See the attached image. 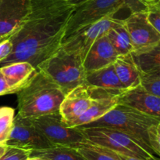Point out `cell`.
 Returning a JSON list of instances; mask_svg holds the SVG:
<instances>
[{
	"label": "cell",
	"instance_id": "obj_1",
	"mask_svg": "<svg viewBox=\"0 0 160 160\" xmlns=\"http://www.w3.org/2000/svg\"><path fill=\"white\" fill-rule=\"evenodd\" d=\"M75 6L67 0H29V9L19 29L9 37L11 54L0 64L27 61L38 66L60 49Z\"/></svg>",
	"mask_w": 160,
	"mask_h": 160
},
{
	"label": "cell",
	"instance_id": "obj_2",
	"mask_svg": "<svg viewBox=\"0 0 160 160\" xmlns=\"http://www.w3.org/2000/svg\"><path fill=\"white\" fill-rule=\"evenodd\" d=\"M17 94V114L24 119H34L59 112V107L65 97L61 88L46 74L38 69Z\"/></svg>",
	"mask_w": 160,
	"mask_h": 160
},
{
	"label": "cell",
	"instance_id": "obj_3",
	"mask_svg": "<svg viewBox=\"0 0 160 160\" xmlns=\"http://www.w3.org/2000/svg\"><path fill=\"white\" fill-rule=\"evenodd\" d=\"M159 123L160 118L153 117L128 107L117 104L98 120L81 126H102L120 130L134 137L148 152L156 155L149 146L148 132L152 125Z\"/></svg>",
	"mask_w": 160,
	"mask_h": 160
},
{
	"label": "cell",
	"instance_id": "obj_4",
	"mask_svg": "<svg viewBox=\"0 0 160 160\" xmlns=\"http://www.w3.org/2000/svg\"><path fill=\"white\" fill-rule=\"evenodd\" d=\"M46 74L66 94L84 83L86 72L80 56L68 53L60 47L37 67Z\"/></svg>",
	"mask_w": 160,
	"mask_h": 160
},
{
	"label": "cell",
	"instance_id": "obj_5",
	"mask_svg": "<svg viewBox=\"0 0 160 160\" xmlns=\"http://www.w3.org/2000/svg\"><path fill=\"white\" fill-rule=\"evenodd\" d=\"M88 141L106 147L114 152L145 160H159V157L148 152L140 143L130 135L102 126H78Z\"/></svg>",
	"mask_w": 160,
	"mask_h": 160
},
{
	"label": "cell",
	"instance_id": "obj_6",
	"mask_svg": "<svg viewBox=\"0 0 160 160\" xmlns=\"http://www.w3.org/2000/svg\"><path fill=\"white\" fill-rule=\"evenodd\" d=\"M29 119L53 146H67L78 148L87 142L82 131L78 127L67 126L62 122L59 112Z\"/></svg>",
	"mask_w": 160,
	"mask_h": 160
},
{
	"label": "cell",
	"instance_id": "obj_7",
	"mask_svg": "<svg viewBox=\"0 0 160 160\" xmlns=\"http://www.w3.org/2000/svg\"><path fill=\"white\" fill-rule=\"evenodd\" d=\"M122 8H123L122 0H88L75 6L67 24L64 38L87 25L114 16Z\"/></svg>",
	"mask_w": 160,
	"mask_h": 160
},
{
	"label": "cell",
	"instance_id": "obj_8",
	"mask_svg": "<svg viewBox=\"0 0 160 160\" xmlns=\"http://www.w3.org/2000/svg\"><path fill=\"white\" fill-rule=\"evenodd\" d=\"M115 20L114 16H111L81 28L64 38L61 48L67 53L80 56L83 61L94 42L107 34Z\"/></svg>",
	"mask_w": 160,
	"mask_h": 160
},
{
	"label": "cell",
	"instance_id": "obj_9",
	"mask_svg": "<svg viewBox=\"0 0 160 160\" xmlns=\"http://www.w3.org/2000/svg\"><path fill=\"white\" fill-rule=\"evenodd\" d=\"M6 145L30 151H38L52 147L50 141L34 126L29 119L15 115L12 130Z\"/></svg>",
	"mask_w": 160,
	"mask_h": 160
},
{
	"label": "cell",
	"instance_id": "obj_10",
	"mask_svg": "<svg viewBox=\"0 0 160 160\" xmlns=\"http://www.w3.org/2000/svg\"><path fill=\"white\" fill-rule=\"evenodd\" d=\"M123 23L132 43V52L145 51L160 45V32L148 23L145 12L131 13Z\"/></svg>",
	"mask_w": 160,
	"mask_h": 160
},
{
	"label": "cell",
	"instance_id": "obj_11",
	"mask_svg": "<svg viewBox=\"0 0 160 160\" xmlns=\"http://www.w3.org/2000/svg\"><path fill=\"white\" fill-rule=\"evenodd\" d=\"M95 97V89L85 83L79 85L64 97L59 113L66 125L81 117L91 106Z\"/></svg>",
	"mask_w": 160,
	"mask_h": 160
},
{
	"label": "cell",
	"instance_id": "obj_12",
	"mask_svg": "<svg viewBox=\"0 0 160 160\" xmlns=\"http://www.w3.org/2000/svg\"><path fill=\"white\" fill-rule=\"evenodd\" d=\"M29 9V0H0V36L9 38L19 29Z\"/></svg>",
	"mask_w": 160,
	"mask_h": 160
},
{
	"label": "cell",
	"instance_id": "obj_13",
	"mask_svg": "<svg viewBox=\"0 0 160 160\" xmlns=\"http://www.w3.org/2000/svg\"><path fill=\"white\" fill-rule=\"evenodd\" d=\"M118 104L160 118V97L149 93L140 86L122 92L119 95Z\"/></svg>",
	"mask_w": 160,
	"mask_h": 160
},
{
	"label": "cell",
	"instance_id": "obj_14",
	"mask_svg": "<svg viewBox=\"0 0 160 160\" xmlns=\"http://www.w3.org/2000/svg\"><path fill=\"white\" fill-rule=\"evenodd\" d=\"M120 94L95 89V97L88 109L81 117L67 125V126H81L99 119L118 104Z\"/></svg>",
	"mask_w": 160,
	"mask_h": 160
},
{
	"label": "cell",
	"instance_id": "obj_15",
	"mask_svg": "<svg viewBox=\"0 0 160 160\" xmlns=\"http://www.w3.org/2000/svg\"><path fill=\"white\" fill-rule=\"evenodd\" d=\"M118 56L107 35L102 36L94 42L83 59L86 74L113 64Z\"/></svg>",
	"mask_w": 160,
	"mask_h": 160
},
{
	"label": "cell",
	"instance_id": "obj_16",
	"mask_svg": "<svg viewBox=\"0 0 160 160\" xmlns=\"http://www.w3.org/2000/svg\"><path fill=\"white\" fill-rule=\"evenodd\" d=\"M0 72L12 94L20 91L35 74L37 69L27 61H17L0 66Z\"/></svg>",
	"mask_w": 160,
	"mask_h": 160
},
{
	"label": "cell",
	"instance_id": "obj_17",
	"mask_svg": "<svg viewBox=\"0 0 160 160\" xmlns=\"http://www.w3.org/2000/svg\"><path fill=\"white\" fill-rule=\"evenodd\" d=\"M84 83L92 88L112 93H121L126 90L116 74L113 64L87 73Z\"/></svg>",
	"mask_w": 160,
	"mask_h": 160
},
{
	"label": "cell",
	"instance_id": "obj_18",
	"mask_svg": "<svg viewBox=\"0 0 160 160\" xmlns=\"http://www.w3.org/2000/svg\"><path fill=\"white\" fill-rule=\"evenodd\" d=\"M113 67L117 77L125 89H133L140 85L139 71L133 61L131 53L117 56L113 63Z\"/></svg>",
	"mask_w": 160,
	"mask_h": 160
},
{
	"label": "cell",
	"instance_id": "obj_19",
	"mask_svg": "<svg viewBox=\"0 0 160 160\" xmlns=\"http://www.w3.org/2000/svg\"><path fill=\"white\" fill-rule=\"evenodd\" d=\"M106 35L119 56L130 54L133 51L132 43L123 20L116 18L115 22L108 31Z\"/></svg>",
	"mask_w": 160,
	"mask_h": 160
},
{
	"label": "cell",
	"instance_id": "obj_20",
	"mask_svg": "<svg viewBox=\"0 0 160 160\" xmlns=\"http://www.w3.org/2000/svg\"><path fill=\"white\" fill-rule=\"evenodd\" d=\"M131 55L139 72L160 71V45L145 51L131 52Z\"/></svg>",
	"mask_w": 160,
	"mask_h": 160
},
{
	"label": "cell",
	"instance_id": "obj_21",
	"mask_svg": "<svg viewBox=\"0 0 160 160\" xmlns=\"http://www.w3.org/2000/svg\"><path fill=\"white\" fill-rule=\"evenodd\" d=\"M31 156H38L45 160H87L77 148L55 145L43 150L32 151Z\"/></svg>",
	"mask_w": 160,
	"mask_h": 160
},
{
	"label": "cell",
	"instance_id": "obj_22",
	"mask_svg": "<svg viewBox=\"0 0 160 160\" xmlns=\"http://www.w3.org/2000/svg\"><path fill=\"white\" fill-rule=\"evenodd\" d=\"M77 149L87 160H120L116 152L88 141Z\"/></svg>",
	"mask_w": 160,
	"mask_h": 160
},
{
	"label": "cell",
	"instance_id": "obj_23",
	"mask_svg": "<svg viewBox=\"0 0 160 160\" xmlns=\"http://www.w3.org/2000/svg\"><path fill=\"white\" fill-rule=\"evenodd\" d=\"M15 109L10 107H0V144H6L12 130Z\"/></svg>",
	"mask_w": 160,
	"mask_h": 160
},
{
	"label": "cell",
	"instance_id": "obj_24",
	"mask_svg": "<svg viewBox=\"0 0 160 160\" xmlns=\"http://www.w3.org/2000/svg\"><path fill=\"white\" fill-rule=\"evenodd\" d=\"M139 86L149 93L160 97V71L148 73L139 72Z\"/></svg>",
	"mask_w": 160,
	"mask_h": 160
},
{
	"label": "cell",
	"instance_id": "obj_25",
	"mask_svg": "<svg viewBox=\"0 0 160 160\" xmlns=\"http://www.w3.org/2000/svg\"><path fill=\"white\" fill-rule=\"evenodd\" d=\"M31 151L8 146L4 155L0 160H28L31 156Z\"/></svg>",
	"mask_w": 160,
	"mask_h": 160
},
{
	"label": "cell",
	"instance_id": "obj_26",
	"mask_svg": "<svg viewBox=\"0 0 160 160\" xmlns=\"http://www.w3.org/2000/svg\"><path fill=\"white\" fill-rule=\"evenodd\" d=\"M160 123L152 125L148 132L149 146L155 155H160Z\"/></svg>",
	"mask_w": 160,
	"mask_h": 160
},
{
	"label": "cell",
	"instance_id": "obj_27",
	"mask_svg": "<svg viewBox=\"0 0 160 160\" xmlns=\"http://www.w3.org/2000/svg\"><path fill=\"white\" fill-rule=\"evenodd\" d=\"M145 13L148 23L160 32V4L150 5Z\"/></svg>",
	"mask_w": 160,
	"mask_h": 160
},
{
	"label": "cell",
	"instance_id": "obj_28",
	"mask_svg": "<svg viewBox=\"0 0 160 160\" xmlns=\"http://www.w3.org/2000/svg\"><path fill=\"white\" fill-rule=\"evenodd\" d=\"M123 7L130 9L131 13H133L145 12L148 8V0H122Z\"/></svg>",
	"mask_w": 160,
	"mask_h": 160
},
{
	"label": "cell",
	"instance_id": "obj_29",
	"mask_svg": "<svg viewBox=\"0 0 160 160\" xmlns=\"http://www.w3.org/2000/svg\"><path fill=\"white\" fill-rule=\"evenodd\" d=\"M12 51V44L9 38L0 42V64L4 61Z\"/></svg>",
	"mask_w": 160,
	"mask_h": 160
},
{
	"label": "cell",
	"instance_id": "obj_30",
	"mask_svg": "<svg viewBox=\"0 0 160 160\" xmlns=\"http://www.w3.org/2000/svg\"><path fill=\"white\" fill-rule=\"evenodd\" d=\"M6 94H11L10 89L6 83L4 76L0 72V96L6 95Z\"/></svg>",
	"mask_w": 160,
	"mask_h": 160
},
{
	"label": "cell",
	"instance_id": "obj_31",
	"mask_svg": "<svg viewBox=\"0 0 160 160\" xmlns=\"http://www.w3.org/2000/svg\"><path fill=\"white\" fill-rule=\"evenodd\" d=\"M116 154L118 156L119 159L120 160H145V159H142V158H135V157H131V156H128V155H121V154H118L116 152Z\"/></svg>",
	"mask_w": 160,
	"mask_h": 160
},
{
	"label": "cell",
	"instance_id": "obj_32",
	"mask_svg": "<svg viewBox=\"0 0 160 160\" xmlns=\"http://www.w3.org/2000/svg\"><path fill=\"white\" fill-rule=\"evenodd\" d=\"M87 1H88V0H67V3H69L70 5H73L74 6H79V5L82 4V3H85Z\"/></svg>",
	"mask_w": 160,
	"mask_h": 160
},
{
	"label": "cell",
	"instance_id": "obj_33",
	"mask_svg": "<svg viewBox=\"0 0 160 160\" xmlns=\"http://www.w3.org/2000/svg\"><path fill=\"white\" fill-rule=\"evenodd\" d=\"M7 147L8 146L6 145V144H0V158H1V157L5 154L6 149H7Z\"/></svg>",
	"mask_w": 160,
	"mask_h": 160
},
{
	"label": "cell",
	"instance_id": "obj_34",
	"mask_svg": "<svg viewBox=\"0 0 160 160\" xmlns=\"http://www.w3.org/2000/svg\"><path fill=\"white\" fill-rule=\"evenodd\" d=\"M148 6H150V5L160 4V0H148Z\"/></svg>",
	"mask_w": 160,
	"mask_h": 160
},
{
	"label": "cell",
	"instance_id": "obj_35",
	"mask_svg": "<svg viewBox=\"0 0 160 160\" xmlns=\"http://www.w3.org/2000/svg\"><path fill=\"white\" fill-rule=\"evenodd\" d=\"M28 160H45V159L38 156H30L29 158H28Z\"/></svg>",
	"mask_w": 160,
	"mask_h": 160
},
{
	"label": "cell",
	"instance_id": "obj_36",
	"mask_svg": "<svg viewBox=\"0 0 160 160\" xmlns=\"http://www.w3.org/2000/svg\"><path fill=\"white\" fill-rule=\"evenodd\" d=\"M7 39V38H6V37H2V36H0V42H1L2 40H3V39Z\"/></svg>",
	"mask_w": 160,
	"mask_h": 160
}]
</instances>
